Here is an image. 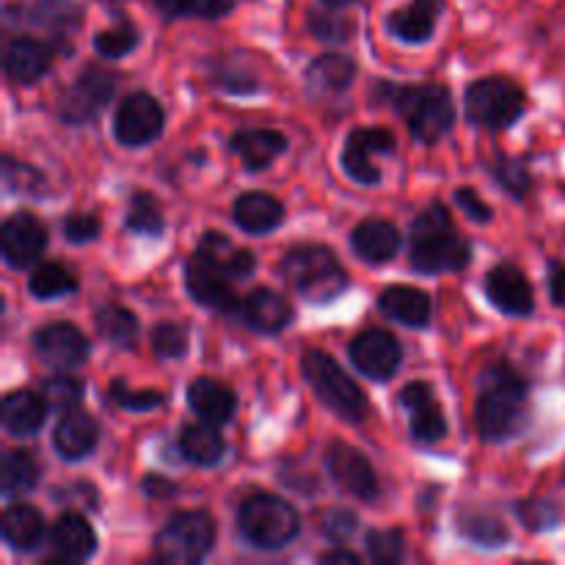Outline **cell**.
I'll list each match as a JSON object with an SVG mask.
<instances>
[{"label": "cell", "mask_w": 565, "mask_h": 565, "mask_svg": "<svg viewBox=\"0 0 565 565\" xmlns=\"http://www.w3.org/2000/svg\"><path fill=\"white\" fill-rule=\"evenodd\" d=\"M530 384L513 364L497 362L480 373L478 401H475V425L480 439L489 445L513 439L527 425Z\"/></svg>", "instance_id": "6da1fadb"}, {"label": "cell", "mask_w": 565, "mask_h": 565, "mask_svg": "<svg viewBox=\"0 0 565 565\" xmlns=\"http://www.w3.org/2000/svg\"><path fill=\"white\" fill-rule=\"evenodd\" d=\"M412 248L408 265L423 276L461 274L472 263V246L463 235H458L450 210L441 202H430L417 218L412 221Z\"/></svg>", "instance_id": "7a4b0ae2"}, {"label": "cell", "mask_w": 565, "mask_h": 565, "mask_svg": "<svg viewBox=\"0 0 565 565\" xmlns=\"http://www.w3.org/2000/svg\"><path fill=\"white\" fill-rule=\"evenodd\" d=\"M375 103H390L395 114L406 121L408 132L419 143H436L452 130L458 119L456 99L441 83H419V86H395L390 81L379 83L373 94Z\"/></svg>", "instance_id": "3957f363"}, {"label": "cell", "mask_w": 565, "mask_h": 565, "mask_svg": "<svg viewBox=\"0 0 565 565\" xmlns=\"http://www.w3.org/2000/svg\"><path fill=\"white\" fill-rule=\"evenodd\" d=\"M279 270L298 296L307 298L309 303H318V307L337 301L351 287L348 270L342 268L337 254L329 246H320V243L292 246L281 257Z\"/></svg>", "instance_id": "277c9868"}, {"label": "cell", "mask_w": 565, "mask_h": 565, "mask_svg": "<svg viewBox=\"0 0 565 565\" xmlns=\"http://www.w3.org/2000/svg\"><path fill=\"white\" fill-rule=\"evenodd\" d=\"M237 533L254 550H285L301 535V516L285 497L252 494L237 508Z\"/></svg>", "instance_id": "5b68a950"}, {"label": "cell", "mask_w": 565, "mask_h": 565, "mask_svg": "<svg viewBox=\"0 0 565 565\" xmlns=\"http://www.w3.org/2000/svg\"><path fill=\"white\" fill-rule=\"evenodd\" d=\"M301 373L307 379V384L312 386V392L318 395V401L323 403L329 412H334L337 417L345 419V423L359 425L367 419L370 414V401L364 395L362 386L345 373V370L337 364V359H331L326 351H307L301 356Z\"/></svg>", "instance_id": "8992f818"}, {"label": "cell", "mask_w": 565, "mask_h": 565, "mask_svg": "<svg viewBox=\"0 0 565 565\" xmlns=\"http://www.w3.org/2000/svg\"><path fill=\"white\" fill-rule=\"evenodd\" d=\"M467 121L483 130H508L527 114V94L513 77H478L463 94Z\"/></svg>", "instance_id": "52a82bcc"}, {"label": "cell", "mask_w": 565, "mask_h": 565, "mask_svg": "<svg viewBox=\"0 0 565 565\" xmlns=\"http://www.w3.org/2000/svg\"><path fill=\"white\" fill-rule=\"evenodd\" d=\"M215 522L204 511H180L154 533L152 550L169 565H196L213 552Z\"/></svg>", "instance_id": "ba28073f"}, {"label": "cell", "mask_w": 565, "mask_h": 565, "mask_svg": "<svg viewBox=\"0 0 565 565\" xmlns=\"http://www.w3.org/2000/svg\"><path fill=\"white\" fill-rule=\"evenodd\" d=\"M166 110L149 92H132L116 105L114 138L127 149H141L163 136Z\"/></svg>", "instance_id": "9c48e42d"}, {"label": "cell", "mask_w": 565, "mask_h": 565, "mask_svg": "<svg viewBox=\"0 0 565 565\" xmlns=\"http://www.w3.org/2000/svg\"><path fill=\"white\" fill-rule=\"evenodd\" d=\"M395 132L386 130V127H353L345 136V147H342L340 154L342 171H345L356 185H379L384 174H381L375 158H379V154H395Z\"/></svg>", "instance_id": "30bf717a"}, {"label": "cell", "mask_w": 565, "mask_h": 565, "mask_svg": "<svg viewBox=\"0 0 565 565\" xmlns=\"http://www.w3.org/2000/svg\"><path fill=\"white\" fill-rule=\"evenodd\" d=\"M116 92V75L103 66H86L75 77L70 88L58 99V119L64 125L81 127L92 121L105 105L110 103Z\"/></svg>", "instance_id": "8fae6325"}, {"label": "cell", "mask_w": 565, "mask_h": 565, "mask_svg": "<svg viewBox=\"0 0 565 565\" xmlns=\"http://www.w3.org/2000/svg\"><path fill=\"white\" fill-rule=\"evenodd\" d=\"M326 467H329L334 483L353 500L364 502V505H373L381 500V483L373 463L348 441H331L329 450H326Z\"/></svg>", "instance_id": "7c38bea8"}, {"label": "cell", "mask_w": 565, "mask_h": 565, "mask_svg": "<svg viewBox=\"0 0 565 565\" xmlns=\"http://www.w3.org/2000/svg\"><path fill=\"white\" fill-rule=\"evenodd\" d=\"M33 351L42 364L58 370V373H70L88 362L92 342L70 320H53L33 334Z\"/></svg>", "instance_id": "4fadbf2b"}, {"label": "cell", "mask_w": 565, "mask_h": 565, "mask_svg": "<svg viewBox=\"0 0 565 565\" xmlns=\"http://www.w3.org/2000/svg\"><path fill=\"white\" fill-rule=\"evenodd\" d=\"M353 367L370 381H390L403 364V345L392 331L386 329H364L348 345Z\"/></svg>", "instance_id": "5bb4252c"}, {"label": "cell", "mask_w": 565, "mask_h": 565, "mask_svg": "<svg viewBox=\"0 0 565 565\" xmlns=\"http://www.w3.org/2000/svg\"><path fill=\"white\" fill-rule=\"evenodd\" d=\"M185 290L191 292V298L199 307L210 309V312H241L243 298L235 292L230 276L221 274L218 268H213L199 254H191L185 263Z\"/></svg>", "instance_id": "9a60e30c"}, {"label": "cell", "mask_w": 565, "mask_h": 565, "mask_svg": "<svg viewBox=\"0 0 565 565\" xmlns=\"http://www.w3.org/2000/svg\"><path fill=\"white\" fill-rule=\"evenodd\" d=\"M0 241H3V259L9 268L22 270L31 268L39 263V257L47 248L50 235L47 226L36 218L28 210H17L9 218L3 221V232H0Z\"/></svg>", "instance_id": "2e32d148"}, {"label": "cell", "mask_w": 565, "mask_h": 565, "mask_svg": "<svg viewBox=\"0 0 565 565\" xmlns=\"http://www.w3.org/2000/svg\"><path fill=\"white\" fill-rule=\"evenodd\" d=\"M397 403L408 412V428L419 445H436L445 439L447 419L428 381H408L397 395Z\"/></svg>", "instance_id": "e0dca14e"}, {"label": "cell", "mask_w": 565, "mask_h": 565, "mask_svg": "<svg viewBox=\"0 0 565 565\" xmlns=\"http://www.w3.org/2000/svg\"><path fill=\"white\" fill-rule=\"evenodd\" d=\"M483 290L489 301L508 318H530L535 312V290L522 268L511 263L494 265L486 274Z\"/></svg>", "instance_id": "ac0fdd59"}, {"label": "cell", "mask_w": 565, "mask_h": 565, "mask_svg": "<svg viewBox=\"0 0 565 565\" xmlns=\"http://www.w3.org/2000/svg\"><path fill=\"white\" fill-rule=\"evenodd\" d=\"M241 318L257 334L274 337L290 329L292 320H296V309L281 292L270 290V287H257L243 298Z\"/></svg>", "instance_id": "d6986e66"}, {"label": "cell", "mask_w": 565, "mask_h": 565, "mask_svg": "<svg viewBox=\"0 0 565 565\" xmlns=\"http://www.w3.org/2000/svg\"><path fill=\"white\" fill-rule=\"evenodd\" d=\"M53 44H44L33 36H14L6 44V77L17 86H33L53 70Z\"/></svg>", "instance_id": "ffe728a7"}, {"label": "cell", "mask_w": 565, "mask_h": 565, "mask_svg": "<svg viewBox=\"0 0 565 565\" xmlns=\"http://www.w3.org/2000/svg\"><path fill=\"white\" fill-rule=\"evenodd\" d=\"M445 0H412L408 6L390 11L384 20L386 33L403 44H425L434 39Z\"/></svg>", "instance_id": "44dd1931"}, {"label": "cell", "mask_w": 565, "mask_h": 565, "mask_svg": "<svg viewBox=\"0 0 565 565\" xmlns=\"http://www.w3.org/2000/svg\"><path fill=\"white\" fill-rule=\"evenodd\" d=\"M22 14L31 25L50 33L53 47H58V53H72V44H66V36H72L83 22V6L77 0H33L31 6L22 9Z\"/></svg>", "instance_id": "7402d4cb"}, {"label": "cell", "mask_w": 565, "mask_h": 565, "mask_svg": "<svg viewBox=\"0 0 565 565\" xmlns=\"http://www.w3.org/2000/svg\"><path fill=\"white\" fill-rule=\"evenodd\" d=\"M287 147L290 143H287L285 132L268 130V127H246L230 138L232 154H237L243 169L252 174L270 169L287 152Z\"/></svg>", "instance_id": "603a6c76"}, {"label": "cell", "mask_w": 565, "mask_h": 565, "mask_svg": "<svg viewBox=\"0 0 565 565\" xmlns=\"http://www.w3.org/2000/svg\"><path fill=\"white\" fill-rule=\"evenodd\" d=\"M403 246V232L392 221L367 218L353 226L351 248L362 263L386 265L397 257Z\"/></svg>", "instance_id": "cb8c5ba5"}, {"label": "cell", "mask_w": 565, "mask_h": 565, "mask_svg": "<svg viewBox=\"0 0 565 565\" xmlns=\"http://www.w3.org/2000/svg\"><path fill=\"white\" fill-rule=\"evenodd\" d=\"M99 445V423L88 412L61 414L58 425L53 430V447L64 461H83L92 456Z\"/></svg>", "instance_id": "d4e9b609"}, {"label": "cell", "mask_w": 565, "mask_h": 565, "mask_svg": "<svg viewBox=\"0 0 565 565\" xmlns=\"http://www.w3.org/2000/svg\"><path fill=\"white\" fill-rule=\"evenodd\" d=\"M50 544L64 563H83L97 555V533L83 513L66 511L50 527Z\"/></svg>", "instance_id": "484cf974"}, {"label": "cell", "mask_w": 565, "mask_h": 565, "mask_svg": "<svg viewBox=\"0 0 565 565\" xmlns=\"http://www.w3.org/2000/svg\"><path fill=\"white\" fill-rule=\"evenodd\" d=\"M50 406L44 401L42 392L33 390H14L3 397V406H0V419H3V428L9 430L17 439H28V436H36L42 430L44 419H47Z\"/></svg>", "instance_id": "4316f807"}, {"label": "cell", "mask_w": 565, "mask_h": 565, "mask_svg": "<svg viewBox=\"0 0 565 565\" xmlns=\"http://www.w3.org/2000/svg\"><path fill=\"white\" fill-rule=\"evenodd\" d=\"M285 204L265 191H246L243 196L235 199V207H232V218H235L237 230L257 237L279 230L285 224Z\"/></svg>", "instance_id": "83f0119b"}, {"label": "cell", "mask_w": 565, "mask_h": 565, "mask_svg": "<svg viewBox=\"0 0 565 565\" xmlns=\"http://www.w3.org/2000/svg\"><path fill=\"white\" fill-rule=\"evenodd\" d=\"M188 406L196 414L199 419L213 425H226L237 412V395L226 384H221L218 379H193L188 384Z\"/></svg>", "instance_id": "f1b7e54d"}, {"label": "cell", "mask_w": 565, "mask_h": 565, "mask_svg": "<svg viewBox=\"0 0 565 565\" xmlns=\"http://www.w3.org/2000/svg\"><path fill=\"white\" fill-rule=\"evenodd\" d=\"M379 309L384 318L408 326V329H425L430 323V315H434L428 292L408 285L386 287L379 296Z\"/></svg>", "instance_id": "f546056e"}, {"label": "cell", "mask_w": 565, "mask_h": 565, "mask_svg": "<svg viewBox=\"0 0 565 565\" xmlns=\"http://www.w3.org/2000/svg\"><path fill=\"white\" fill-rule=\"evenodd\" d=\"M193 254L207 259L213 268H218L221 274H226L230 279H248V276L257 270V257H254V252L235 246L232 237H226L224 232H215V230L204 232Z\"/></svg>", "instance_id": "4dcf8cb0"}, {"label": "cell", "mask_w": 565, "mask_h": 565, "mask_svg": "<svg viewBox=\"0 0 565 565\" xmlns=\"http://www.w3.org/2000/svg\"><path fill=\"white\" fill-rule=\"evenodd\" d=\"M359 64L345 53H323L307 66V86L318 97H337L353 86Z\"/></svg>", "instance_id": "1f68e13d"}, {"label": "cell", "mask_w": 565, "mask_h": 565, "mask_svg": "<svg viewBox=\"0 0 565 565\" xmlns=\"http://www.w3.org/2000/svg\"><path fill=\"white\" fill-rule=\"evenodd\" d=\"M224 452L226 441L224 436H221L218 425L199 419L196 425H185V428H182L180 456L185 458L188 463H193V467H218V463L224 461Z\"/></svg>", "instance_id": "d6a6232c"}, {"label": "cell", "mask_w": 565, "mask_h": 565, "mask_svg": "<svg viewBox=\"0 0 565 565\" xmlns=\"http://www.w3.org/2000/svg\"><path fill=\"white\" fill-rule=\"evenodd\" d=\"M0 530H3V541L14 552H33L44 541V516L33 505L17 502V505L6 508L3 519H0Z\"/></svg>", "instance_id": "836d02e7"}, {"label": "cell", "mask_w": 565, "mask_h": 565, "mask_svg": "<svg viewBox=\"0 0 565 565\" xmlns=\"http://www.w3.org/2000/svg\"><path fill=\"white\" fill-rule=\"evenodd\" d=\"M456 533L467 544L480 546V550H502L511 541V530L494 513L478 511V508H463L456 513Z\"/></svg>", "instance_id": "e575fe53"}, {"label": "cell", "mask_w": 565, "mask_h": 565, "mask_svg": "<svg viewBox=\"0 0 565 565\" xmlns=\"http://www.w3.org/2000/svg\"><path fill=\"white\" fill-rule=\"evenodd\" d=\"M94 323H97L99 337L105 342H110L114 348H119V351H130L138 340V329H141L136 315L127 307H119V303H105V307H99Z\"/></svg>", "instance_id": "d590c367"}, {"label": "cell", "mask_w": 565, "mask_h": 565, "mask_svg": "<svg viewBox=\"0 0 565 565\" xmlns=\"http://www.w3.org/2000/svg\"><path fill=\"white\" fill-rule=\"evenodd\" d=\"M0 486L9 500L31 494L39 486V463L33 452L28 450H9L3 456V467H0Z\"/></svg>", "instance_id": "8d00e7d4"}, {"label": "cell", "mask_w": 565, "mask_h": 565, "mask_svg": "<svg viewBox=\"0 0 565 565\" xmlns=\"http://www.w3.org/2000/svg\"><path fill=\"white\" fill-rule=\"evenodd\" d=\"M125 226L132 235L143 237H160L166 230L163 210H160V202L149 191H136L130 196V204H127L125 213Z\"/></svg>", "instance_id": "74e56055"}, {"label": "cell", "mask_w": 565, "mask_h": 565, "mask_svg": "<svg viewBox=\"0 0 565 565\" xmlns=\"http://www.w3.org/2000/svg\"><path fill=\"white\" fill-rule=\"evenodd\" d=\"M28 290L39 301H55V298H64L77 292V279L72 270H66L58 263H44L28 279Z\"/></svg>", "instance_id": "f35d334b"}, {"label": "cell", "mask_w": 565, "mask_h": 565, "mask_svg": "<svg viewBox=\"0 0 565 565\" xmlns=\"http://www.w3.org/2000/svg\"><path fill=\"white\" fill-rule=\"evenodd\" d=\"M489 174L494 177L497 185L505 193H511L513 199H527L530 191H533L535 180L527 169V160L513 158V154H497L489 163Z\"/></svg>", "instance_id": "ab89813d"}, {"label": "cell", "mask_w": 565, "mask_h": 565, "mask_svg": "<svg viewBox=\"0 0 565 565\" xmlns=\"http://www.w3.org/2000/svg\"><path fill=\"white\" fill-rule=\"evenodd\" d=\"M210 83H213L215 88H221V92L235 94V97L259 92L257 75H254L243 61L235 58H215L213 64H210Z\"/></svg>", "instance_id": "60d3db41"}, {"label": "cell", "mask_w": 565, "mask_h": 565, "mask_svg": "<svg viewBox=\"0 0 565 565\" xmlns=\"http://www.w3.org/2000/svg\"><path fill=\"white\" fill-rule=\"evenodd\" d=\"M149 345H152L154 356L163 359V362L182 359L191 348V326L182 323V320H163L149 334Z\"/></svg>", "instance_id": "b9f144b4"}, {"label": "cell", "mask_w": 565, "mask_h": 565, "mask_svg": "<svg viewBox=\"0 0 565 565\" xmlns=\"http://www.w3.org/2000/svg\"><path fill=\"white\" fill-rule=\"evenodd\" d=\"M138 44H141V31L127 20L119 22V25L105 28V31H97V36H94V50L108 61L125 58Z\"/></svg>", "instance_id": "7bdbcfd3"}, {"label": "cell", "mask_w": 565, "mask_h": 565, "mask_svg": "<svg viewBox=\"0 0 565 565\" xmlns=\"http://www.w3.org/2000/svg\"><path fill=\"white\" fill-rule=\"evenodd\" d=\"M108 397L114 406L125 408L132 414H147L154 412L158 406H163L166 395L158 390H127L125 379H114L108 386Z\"/></svg>", "instance_id": "ee69618b"}, {"label": "cell", "mask_w": 565, "mask_h": 565, "mask_svg": "<svg viewBox=\"0 0 565 565\" xmlns=\"http://www.w3.org/2000/svg\"><path fill=\"white\" fill-rule=\"evenodd\" d=\"M42 395L47 401L50 412L66 414L72 408H77V403L83 401V381L72 379V375L58 373L53 379H47L42 384Z\"/></svg>", "instance_id": "f6af8a7d"}, {"label": "cell", "mask_w": 565, "mask_h": 565, "mask_svg": "<svg viewBox=\"0 0 565 565\" xmlns=\"http://www.w3.org/2000/svg\"><path fill=\"white\" fill-rule=\"evenodd\" d=\"M367 557L379 565H397L406 557V535L401 530H370Z\"/></svg>", "instance_id": "bcb514c9"}, {"label": "cell", "mask_w": 565, "mask_h": 565, "mask_svg": "<svg viewBox=\"0 0 565 565\" xmlns=\"http://www.w3.org/2000/svg\"><path fill=\"white\" fill-rule=\"evenodd\" d=\"M340 9H331V11H312L309 14V31L318 42H331V44H342L351 39L353 31V22L348 17L334 14Z\"/></svg>", "instance_id": "7dc6e473"}, {"label": "cell", "mask_w": 565, "mask_h": 565, "mask_svg": "<svg viewBox=\"0 0 565 565\" xmlns=\"http://www.w3.org/2000/svg\"><path fill=\"white\" fill-rule=\"evenodd\" d=\"M513 511L522 519L524 527L533 530V533H544V530H552L561 524V513L546 500H522Z\"/></svg>", "instance_id": "c3c4849f"}, {"label": "cell", "mask_w": 565, "mask_h": 565, "mask_svg": "<svg viewBox=\"0 0 565 565\" xmlns=\"http://www.w3.org/2000/svg\"><path fill=\"white\" fill-rule=\"evenodd\" d=\"M359 530L356 513L348 511V508H329L320 516V533H323L326 541L331 544H345L353 533Z\"/></svg>", "instance_id": "681fc988"}, {"label": "cell", "mask_w": 565, "mask_h": 565, "mask_svg": "<svg viewBox=\"0 0 565 565\" xmlns=\"http://www.w3.org/2000/svg\"><path fill=\"white\" fill-rule=\"evenodd\" d=\"M99 232H103V224H99V218L94 213H70L61 221V235L72 246L94 243L99 237Z\"/></svg>", "instance_id": "f907efd6"}, {"label": "cell", "mask_w": 565, "mask_h": 565, "mask_svg": "<svg viewBox=\"0 0 565 565\" xmlns=\"http://www.w3.org/2000/svg\"><path fill=\"white\" fill-rule=\"evenodd\" d=\"M3 180H6V188H9L11 193H17V191L36 193V188H42L44 177L39 174L33 166L20 163V160H14V158H3Z\"/></svg>", "instance_id": "816d5d0a"}, {"label": "cell", "mask_w": 565, "mask_h": 565, "mask_svg": "<svg viewBox=\"0 0 565 565\" xmlns=\"http://www.w3.org/2000/svg\"><path fill=\"white\" fill-rule=\"evenodd\" d=\"M452 196H456L458 210H461L469 221H475V224H489V221L494 218V210H491V204L486 202V199H480V193L475 191L472 185L456 188V193H452Z\"/></svg>", "instance_id": "f5cc1de1"}, {"label": "cell", "mask_w": 565, "mask_h": 565, "mask_svg": "<svg viewBox=\"0 0 565 565\" xmlns=\"http://www.w3.org/2000/svg\"><path fill=\"white\" fill-rule=\"evenodd\" d=\"M237 6V0H182V17L196 20H221Z\"/></svg>", "instance_id": "db71d44e"}, {"label": "cell", "mask_w": 565, "mask_h": 565, "mask_svg": "<svg viewBox=\"0 0 565 565\" xmlns=\"http://www.w3.org/2000/svg\"><path fill=\"white\" fill-rule=\"evenodd\" d=\"M141 491L149 497V500H169V497L177 494V486L171 480L160 478V475H147L141 480Z\"/></svg>", "instance_id": "11a10c76"}, {"label": "cell", "mask_w": 565, "mask_h": 565, "mask_svg": "<svg viewBox=\"0 0 565 565\" xmlns=\"http://www.w3.org/2000/svg\"><path fill=\"white\" fill-rule=\"evenodd\" d=\"M550 298L555 307L565 309V265H557L550 274Z\"/></svg>", "instance_id": "9f6ffc18"}, {"label": "cell", "mask_w": 565, "mask_h": 565, "mask_svg": "<svg viewBox=\"0 0 565 565\" xmlns=\"http://www.w3.org/2000/svg\"><path fill=\"white\" fill-rule=\"evenodd\" d=\"M318 563H331V565H337V563H345V565H359L362 563V557L356 555V552H351V550H345V546H337V550H329V552H323V555H318Z\"/></svg>", "instance_id": "6f0895ef"}, {"label": "cell", "mask_w": 565, "mask_h": 565, "mask_svg": "<svg viewBox=\"0 0 565 565\" xmlns=\"http://www.w3.org/2000/svg\"><path fill=\"white\" fill-rule=\"evenodd\" d=\"M152 6L166 17V20H177V17H182V0H152Z\"/></svg>", "instance_id": "680465c9"}, {"label": "cell", "mask_w": 565, "mask_h": 565, "mask_svg": "<svg viewBox=\"0 0 565 565\" xmlns=\"http://www.w3.org/2000/svg\"><path fill=\"white\" fill-rule=\"evenodd\" d=\"M353 3H359V0H323L326 9H348Z\"/></svg>", "instance_id": "91938a15"}]
</instances>
